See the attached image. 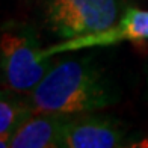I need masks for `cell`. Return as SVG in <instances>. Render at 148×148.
<instances>
[{"label": "cell", "mask_w": 148, "mask_h": 148, "mask_svg": "<svg viewBox=\"0 0 148 148\" xmlns=\"http://www.w3.org/2000/svg\"><path fill=\"white\" fill-rule=\"evenodd\" d=\"M147 86H148V73H147Z\"/></svg>", "instance_id": "ba28073f"}, {"label": "cell", "mask_w": 148, "mask_h": 148, "mask_svg": "<svg viewBox=\"0 0 148 148\" xmlns=\"http://www.w3.org/2000/svg\"><path fill=\"white\" fill-rule=\"evenodd\" d=\"M118 100L116 85L91 56L53 65L27 94L33 113L79 115L106 109Z\"/></svg>", "instance_id": "6da1fadb"}, {"label": "cell", "mask_w": 148, "mask_h": 148, "mask_svg": "<svg viewBox=\"0 0 148 148\" xmlns=\"http://www.w3.org/2000/svg\"><path fill=\"white\" fill-rule=\"evenodd\" d=\"M148 39V11L129 8L121 18L110 27L92 35L76 36L71 39H60V42L42 49L44 58H55L60 53L80 51L94 47H109L123 41L140 42Z\"/></svg>", "instance_id": "5b68a950"}, {"label": "cell", "mask_w": 148, "mask_h": 148, "mask_svg": "<svg viewBox=\"0 0 148 148\" xmlns=\"http://www.w3.org/2000/svg\"><path fill=\"white\" fill-rule=\"evenodd\" d=\"M127 129L110 115L95 112L71 115L60 136V147L66 148H115L127 147Z\"/></svg>", "instance_id": "277c9868"}, {"label": "cell", "mask_w": 148, "mask_h": 148, "mask_svg": "<svg viewBox=\"0 0 148 148\" xmlns=\"http://www.w3.org/2000/svg\"><path fill=\"white\" fill-rule=\"evenodd\" d=\"M118 0H47L44 21L59 39L98 33L118 21Z\"/></svg>", "instance_id": "3957f363"}, {"label": "cell", "mask_w": 148, "mask_h": 148, "mask_svg": "<svg viewBox=\"0 0 148 148\" xmlns=\"http://www.w3.org/2000/svg\"><path fill=\"white\" fill-rule=\"evenodd\" d=\"M71 115L60 113H33L14 133L12 148H58L65 123Z\"/></svg>", "instance_id": "8992f818"}, {"label": "cell", "mask_w": 148, "mask_h": 148, "mask_svg": "<svg viewBox=\"0 0 148 148\" xmlns=\"http://www.w3.org/2000/svg\"><path fill=\"white\" fill-rule=\"evenodd\" d=\"M2 82L17 94L32 92L51 68V58L42 56L36 32L27 24L9 23L0 38Z\"/></svg>", "instance_id": "7a4b0ae2"}, {"label": "cell", "mask_w": 148, "mask_h": 148, "mask_svg": "<svg viewBox=\"0 0 148 148\" xmlns=\"http://www.w3.org/2000/svg\"><path fill=\"white\" fill-rule=\"evenodd\" d=\"M17 95V92L9 89L2 91V100H0V147L2 148L9 147L14 133L33 115L27 98L21 100Z\"/></svg>", "instance_id": "52a82bcc"}]
</instances>
